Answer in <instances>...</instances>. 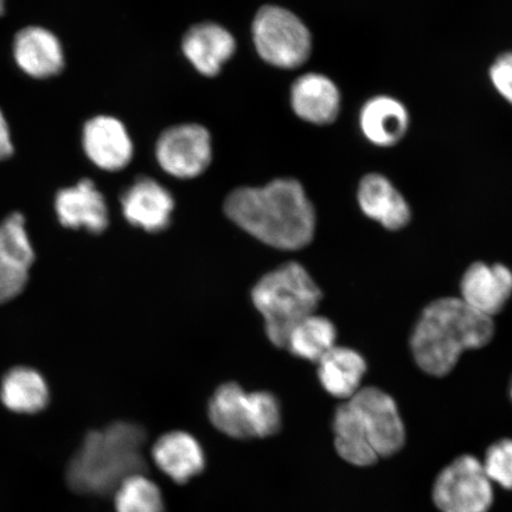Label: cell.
<instances>
[{"label":"cell","instance_id":"6da1fadb","mask_svg":"<svg viewBox=\"0 0 512 512\" xmlns=\"http://www.w3.org/2000/svg\"><path fill=\"white\" fill-rule=\"evenodd\" d=\"M153 440L136 421L118 420L87 432L64 470L67 488L83 498L110 499L126 477L155 471L149 457Z\"/></svg>","mask_w":512,"mask_h":512},{"label":"cell","instance_id":"7a4b0ae2","mask_svg":"<svg viewBox=\"0 0 512 512\" xmlns=\"http://www.w3.org/2000/svg\"><path fill=\"white\" fill-rule=\"evenodd\" d=\"M224 213L253 238L281 251H298L315 235V208L303 185L293 178L230 192Z\"/></svg>","mask_w":512,"mask_h":512},{"label":"cell","instance_id":"3957f363","mask_svg":"<svg viewBox=\"0 0 512 512\" xmlns=\"http://www.w3.org/2000/svg\"><path fill=\"white\" fill-rule=\"evenodd\" d=\"M495 334L492 319L463 299L441 298L425 307L411 337L416 364L428 375L451 373L467 349H480Z\"/></svg>","mask_w":512,"mask_h":512},{"label":"cell","instance_id":"277c9868","mask_svg":"<svg viewBox=\"0 0 512 512\" xmlns=\"http://www.w3.org/2000/svg\"><path fill=\"white\" fill-rule=\"evenodd\" d=\"M322 291L297 262L267 273L253 288V304L265 320L268 339L285 348L294 326L315 313Z\"/></svg>","mask_w":512,"mask_h":512},{"label":"cell","instance_id":"5b68a950","mask_svg":"<svg viewBox=\"0 0 512 512\" xmlns=\"http://www.w3.org/2000/svg\"><path fill=\"white\" fill-rule=\"evenodd\" d=\"M207 416L215 431L238 441L270 439L284 426L277 396L265 390L248 393L234 382L222 384L211 395Z\"/></svg>","mask_w":512,"mask_h":512},{"label":"cell","instance_id":"8992f818","mask_svg":"<svg viewBox=\"0 0 512 512\" xmlns=\"http://www.w3.org/2000/svg\"><path fill=\"white\" fill-rule=\"evenodd\" d=\"M252 36L261 59L273 67L296 69L310 59L309 28L296 14L281 6L265 5L256 12Z\"/></svg>","mask_w":512,"mask_h":512},{"label":"cell","instance_id":"52a82bcc","mask_svg":"<svg viewBox=\"0 0 512 512\" xmlns=\"http://www.w3.org/2000/svg\"><path fill=\"white\" fill-rule=\"evenodd\" d=\"M432 496L440 512H489L495 498L483 463L469 454L453 460L439 473Z\"/></svg>","mask_w":512,"mask_h":512},{"label":"cell","instance_id":"ba28073f","mask_svg":"<svg viewBox=\"0 0 512 512\" xmlns=\"http://www.w3.org/2000/svg\"><path fill=\"white\" fill-rule=\"evenodd\" d=\"M347 401L380 460L396 456L405 447V424L392 396L379 388L367 387Z\"/></svg>","mask_w":512,"mask_h":512},{"label":"cell","instance_id":"9c48e42d","mask_svg":"<svg viewBox=\"0 0 512 512\" xmlns=\"http://www.w3.org/2000/svg\"><path fill=\"white\" fill-rule=\"evenodd\" d=\"M157 162L166 174L191 179L206 172L213 160V142L206 127L198 124L172 126L160 134Z\"/></svg>","mask_w":512,"mask_h":512},{"label":"cell","instance_id":"30bf717a","mask_svg":"<svg viewBox=\"0 0 512 512\" xmlns=\"http://www.w3.org/2000/svg\"><path fill=\"white\" fill-rule=\"evenodd\" d=\"M34 261L24 216L15 213L6 217L0 223V304L23 292Z\"/></svg>","mask_w":512,"mask_h":512},{"label":"cell","instance_id":"8fae6325","mask_svg":"<svg viewBox=\"0 0 512 512\" xmlns=\"http://www.w3.org/2000/svg\"><path fill=\"white\" fill-rule=\"evenodd\" d=\"M149 457L153 469L177 485L188 484L207 466L201 441L183 430L160 434L151 444Z\"/></svg>","mask_w":512,"mask_h":512},{"label":"cell","instance_id":"7c38bea8","mask_svg":"<svg viewBox=\"0 0 512 512\" xmlns=\"http://www.w3.org/2000/svg\"><path fill=\"white\" fill-rule=\"evenodd\" d=\"M125 219L147 233H159L168 228L175 200L171 192L150 177H140L121 196Z\"/></svg>","mask_w":512,"mask_h":512},{"label":"cell","instance_id":"4fadbf2b","mask_svg":"<svg viewBox=\"0 0 512 512\" xmlns=\"http://www.w3.org/2000/svg\"><path fill=\"white\" fill-rule=\"evenodd\" d=\"M82 145L91 162L105 171L123 170L133 158L130 134L120 120L110 115H98L87 121Z\"/></svg>","mask_w":512,"mask_h":512},{"label":"cell","instance_id":"5bb4252c","mask_svg":"<svg viewBox=\"0 0 512 512\" xmlns=\"http://www.w3.org/2000/svg\"><path fill=\"white\" fill-rule=\"evenodd\" d=\"M55 210L63 227L92 234L105 232L110 222L105 197L92 179H82L74 187L57 192Z\"/></svg>","mask_w":512,"mask_h":512},{"label":"cell","instance_id":"9a60e30c","mask_svg":"<svg viewBox=\"0 0 512 512\" xmlns=\"http://www.w3.org/2000/svg\"><path fill=\"white\" fill-rule=\"evenodd\" d=\"M182 50L198 73L214 78L234 56L236 41L232 32L222 25L204 22L185 32Z\"/></svg>","mask_w":512,"mask_h":512},{"label":"cell","instance_id":"2e32d148","mask_svg":"<svg viewBox=\"0 0 512 512\" xmlns=\"http://www.w3.org/2000/svg\"><path fill=\"white\" fill-rule=\"evenodd\" d=\"M291 107L297 117L313 125L335 123L342 107V95L334 81L318 73H307L293 82Z\"/></svg>","mask_w":512,"mask_h":512},{"label":"cell","instance_id":"e0dca14e","mask_svg":"<svg viewBox=\"0 0 512 512\" xmlns=\"http://www.w3.org/2000/svg\"><path fill=\"white\" fill-rule=\"evenodd\" d=\"M462 299L483 315L492 317L502 311L512 294V272L504 265L476 262L464 274Z\"/></svg>","mask_w":512,"mask_h":512},{"label":"cell","instance_id":"ac0fdd59","mask_svg":"<svg viewBox=\"0 0 512 512\" xmlns=\"http://www.w3.org/2000/svg\"><path fill=\"white\" fill-rule=\"evenodd\" d=\"M12 50L17 66L31 78H53L64 68L61 42L48 29L27 27L18 31Z\"/></svg>","mask_w":512,"mask_h":512},{"label":"cell","instance_id":"d6986e66","mask_svg":"<svg viewBox=\"0 0 512 512\" xmlns=\"http://www.w3.org/2000/svg\"><path fill=\"white\" fill-rule=\"evenodd\" d=\"M411 114L399 99L376 95L361 108L360 127L364 138L377 147L398 145L409 131Z\"/></svg>","mask_w":512,"mask_h":512},{"label":"cell","instance_id":"ffe728a7","mask_svg":"<svg viewBox=\"0 0 512 512\" xmlns=\"http://www.w3.org/2000/svg\"><path fill=\"white\" fill-rule=\"evenodd\" d=\"M357 201L364 215L388 230H400L411 221V208L405 197L387 177L376 172L361 179Z\"/></svg>","mask_w":512,"mask_h":512},{"label":"cell","instance_id":"44dd1931","mask_svg":"<svg viewBox=\"0 0 512 512\" xmlns=\"http://www.w3.org/2000/svg\"><path fill=\"white\" fill-rule=\"evenodd\" d=\"M367 363L357 351L335 347L318 362V379L325 392L347 401L361 388Z\"/></svg>","mask_w":512,"mask_h":512},{"label":"cell","instance_id":"7402d4cb","mask_svg":"<svg viewBox=\"0 0 512 512\" xmlns=\"http://www.w3.org/2000/svg\"><path fill=\"white\" fill-rule=\"evenodd\" d=\"M49 388L38 371L18 367L11 369L0 384V401L15 414L35 415L47 408Z\"/></svg>","mask_w":512,"mask_h":512},{"label":"cell","instance_id":"603a6c76","mask_svg":"<svg viewBox=\"0 0 512 512\" xmlns=\"http://www.w3.org/2000/svg\"><path fill=\"white\" fill-rule=\"evenodd\" d=\"M332 441L337 456L358 469H368L381 462L374 448L364 437L356 414L348 401H343L332 413Z\"/></svg>","mask_w":512,"mask_h":512},{"label":"cell","instance_id":"cb8c5ba5","mask_svg":"<svg viewBox=\"0 0 512 512\" xmlns=\"http://www.w3.org/2000/svg\"><path fill=\"white\" fill-rule=\"evenodd\" d=\"M337 330L328 318L313 315L294 326L287 338L291 354L310 362H319L336 347Z\"/></svg>","mask_w":512,"mask_h":512},{"label":"cell","instance_id":"d4e9b609","mask_svg":"<svg viewBox=\"0 0 512 512\" xmlns=\"http://www.w3.org/2000/svg\"><path fill=\"white\" fill-rule=\"evenodd\" d=\"M110 501L113 512H166L162 488L146 473L126 477L113 491Z\"/></svg>","mask_w":512,"mask_h":512},{"label":"cell","instance_id":"484cf974","mask_svg":"<svg viewBox=\"0 0 512 512\" xmlns=\"http://www.w3.org/2000/svg\"><path fill=\"white\" fill-rule=\"evenodd\" d=\"M483 466L492 483L512 490V439L499 440L491 445L486 451Z\"/></svg>","mask_w":512,"mask_h":512},{"label":"cell","instance_id":"4316f807","mask_svg":"<svg viewBox=\"0 0 512 512\" xmlns=\"http://www.w3.org/2000/svg\"><path fill=\"white\" fill-rule=\"evenodd\" d=\"M489 80L499 96L512 106V50L505 51L492 62Z\"/></svg>","mask_w":512,"mask_h":512},{"label":"cell","instance_id":"83f0119b","mask_svg":"<svg viewBox=\"0 0 512 512\" xmlns=\"http://www.w3.org/2000/svg\"><path fill=\"white\" fill-rule=\"evenodd\" d=\"M14 151L8 121L0 111V162L14 155Z\"/></svg>","mask_w":512,"mask_h":512},{"label":"cell","instance_id":"f1b7e54d","mask_svg":"<svg viewBox=\"0 0 512 512\" xmlns=\"http://www.w3.org/2000/svg\"><path fill=\"white\" fill-rule=\"evenodd\" d=\"M5 11V0H0V16L4 15Z\"/></svg>","mask_w":512,"mask_h":512},{"label":"cell","instance_id":"f546056e","mask_svg":"<svg viewBox=\"0 0 512 512\" xmlns=\"http://www.w3.org/2000/svg\"><path fill=\"white\" fill-rule=\"evenodd\" d=\"M511 398H512V386H511Z\"/></svg>","mask_w":512,"mask_h":512}]
</instances>
